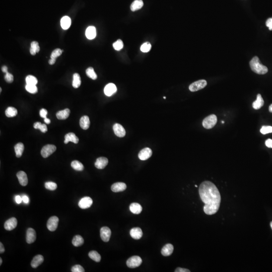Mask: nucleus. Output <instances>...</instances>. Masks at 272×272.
Instances as JSON below:
<instances>
[{
  "label": "nucleus",
  "mask_w": 272,
  "mask_h": 272,
  "mask_svg": "<svg viewBox=\"0 0 272 272\" xmlns=\"http://www.w3.org/2000/svg\"><path fill=\"white\" fill-rule=\"evenodd\" d=\"M117 91L116 85L113 83H109L104 88V92L107 96H111Z\"/></svg>",
  "instance_id": "4468645a"
},
{
  "label": "nucleus",
  "mask_w": 272,
  "mask_h": 272,
  "mask_svg": "<svg viewBox=\"0 0 272 272\" xmlns=\"http://www.w3.org/2000/svg\"><path fill=\"white\" fill-rule=\"evenodd\" d=\"M26 84L36 85L38 83V79L34 76L28 75L26 78Z\"/></svg>",
  "instance_id": "e433bc0d"
},
{
  "label": "nucleus",
  "mask_w": 272,
  "mask_h": 272,
  "mask_svg": "<svg viewBox=\"0 0 272 272\" xmlns=\"http://www.w3.org/2000/svg\"><path fill=\"white\" fill-rule=\"evenodd\" d=\"M2 70L3 71V72L5 73H7L8 72V68L7 66H4L2 68Z\"/></svg>",
  "instance_id": "4d7b16f0"
},
{
  "label": "nucleus",
  "mask_w": 272,
  "mask_h": 272,
  "mask_svg": "<svg viewBox=\"0 0 272 272\" xmlns=\"http://www.w3.org/2000/svg\"><path fill=\"white\" fill-rule=\"evenodd\" d=\"M71 166L74 170L77 171H82L84 170V166L79 161L74 160L71 163Z\"/></svg>",
  "instance_id": "72a5a7b5"
},
{
  "label": "nucleus",
  "mask_w": 272,
  "mask_h": 272,
  "mask_svg": "<svg viewBox=\"0 0 272 272\" xmlns=\"http://www.w3.org/2000/svg\"><path fill=\"white\" fill-rule=\"evenodd\" d=\"M96 36V28L94 26H89L86 30V36L89 39H94Z\"/></svg>",
  "instance_id": "5701e85b"
},
{
  "label": "nucleus",
  "mask_w": 272,
  "mask_h": 272,
  "mask_svg": "<svg viewBox=\"0 0 272 272\" xmlns=\"http://www.w3.org/2000/svg\"><path fill=\"white\" fill-rule=\"evenodd\" d=\"M63 52V51L62 49H59V48H57V49H55L54 51H53L52 53L51 58L57 59L58 57H59L62 55Z\"/></svg>",
  "instance_id": "37998d69"
},
{
  "label": "nucleus",
  "mask_w": 272,
  "mask_h": 272,
  "mask_svg": "<svg viewBox=\"0 0 272 272\" xmlns=\"http://www.w3.org/2000/svg\"><path fill=\"white\" fill-rule=\"evenodd\" d=\"M163 98L164 99H166V97H164Z\"/></svg>",
  "instance_id": "0e129e2a"
},
{
  "label": "nucleus",
  "mask_w": 272,
  "mask_h": 272,
  "mask_svg": "<svg viewBox=\"0 0 272 272\" xmlns=\"http://www.w3.org/2000/svg\"><path fill=\"white\" fill-rule=\"evenodd\" d=\"M45 188L50 191H55L57 189V184L55 182L48 181L45 183Z\"/></svg>",
  "instance_id": "58836bf2"
},
{
  "label": "nucleus",
  "mask_w": 272,
  "mask_h": 272,
  "mask_svg": "<svg viewBox=\"0 0 272 272\" xmlns=\"http://www.w3.org/2000/svg\"><path fill=\"white\" fill-rule=\"evenodd\" d=\"M113 47L114 49L116 51H120L123 47V42L122 40L119 39L116 42H114L113 44Z\"/></svg>",
  "instance_id": "a19ab883"
},
{
  "label": "nucleus",
  "mask_w": 272,
  "mask_h": 272,
  "mask_svg": "<svg viewBox=\"0 0 272 272\" xmlns=\"http://www.w3.org/2000/svg\"><path fill=\"white\" fill-rule=\"evenodd\" d=\"M25 89L28 92L30 93L31 94H35L38 91V88L35 85L26 84Z\"/></svg>",
  "instance_id": "4c0bfd02"
},
{
  "label": "nucleus",
  "mask_w": 272,
  "mask_h": 272,
  "mask_svg": "<svg viewBox=\"0 0 272 272\" xmlns=\"http://www.w3.org/2000/svg\"><path fill=\"white\" fill-rule=\"evenodd\" d=\"M70 113V110L69 109H66L64 110L58 112L56 114V116L59 120H64L67 119L69 116Z\"/></svg>",
  "instance_id": "bb28decb"
},
{
  "label": "nucleus",
  "mask_w": 272,
  "mask_h": 272,
  "mask_svg": "<svg viewBox=\"0 0 272 272\" xmlns=\"http://www.w3.org/2000/svg\"><path fill=\"white\" fill-rule=\"evenodd\" d=\"M39 114H40V116H41V117L45 119V117H46L47 114H48V111L45 109H41L40 110V112H39Z\"/></svg>",
  "instance_id": "de8ad7c7"
},
{
  "label": "nucleus",
  "mask_w": 272,
  "mask_h": 272,
  "mask_svg": "<svg viewBox=\"0 0 272 272\" xmlns=\"http://www.w3.org/2000/svg\"><path fill=\"white\" fill-rule=\"evenodd\" d=\"M195 187H198V186H197V185H195Z\"/></svg>",
  "instance_id": "69168bd1"
},
{
  "label": "nucleus",
  "mask_w": 272,
  "mask_h": 272,
  "mask_svg": "<svg viewBox=\"0 0 272 272\" xmlns=\"http://www.w3.org/2000/svg\"><path fill=\"white\" fill-rule=\"evenodd\" d=\"M17 225V220L16 218L12 217L7 220L4 224V228L6 230L11 231L16 228Z\"/></svg>",
  "instance_id": "9b49d317"
},
{
  "label": "nucleus",
  "mask_w": 272,
  "mask_h": 272,
  "mask_svg": "<svg viewBox=\"0 0 272 272\" xmlns=\"http://www.w3.org/2000/svg\"><path fill=\"white\" fill-rule=\"evenodd\" d=\"M5 80L7 82L11 83L13 82V80H14V77H13V75L9 73H7L5 76Z\"/></svg>",
  "instance_id": "49530a36"
},
{
  "label": "nucleus",
  "mask_w": 272,
  "mask_h": 272,
  "mask_svg": "<svg viewBox=\"0 0 272 272\" xmlns=\"http://www.w3.org/2000/svg\"><path fill=\"white\" fill-rule=\"evenodd\" d=\"M151 47V45L149 42H145L141 46V51L143 52H149L150 51Z\"/></svg>",
  "instance_id": "ea45409f"
},
{
  "label": "nucleus",
  "mask_w": 272,
  "mask_h": 272,
  "mask_svg": "<svg viewBox=\"0 0 272 272\" xmlns=\"http://www.w3.org/2000/svg\"><path fill=\"white\" fill-rule=\"evenodd\" d=\"M17 110L13 107H8L5 111V114L8 117H14L17 114Z\"/></svg>",
  "instance_id": "473e14b6"
},
{
  "label": "nucleus",
  "mask_w": 272,
  "mask_h": 272,
  "mask_svg": "<svg viewBox=\"0 0 272 272\" xmlns=\"http://www.w3.org/2000/svg\"><path fill=\"white\" fill-rule=\"evenodd\" d=\"M5 249L4 246L3 245L2 243L1 242L0 243V253H4L5 252Z\"/></svg>",
  "instance_id": "6e6d98bb"
},
{
  "label": "nucleus",
  "mask_w": 272,
  "mask_h": 272,
  "mask_svg": "<svg viewBox=\"0 0 272 272\" xmlns=\"http://www.w3.org/2000/svg\"><path fill=\"white\" fill-rule=\"evenodd\" d=\"M199 195L205 204L204 211L209 215L215 214L218 211L221 203V195L214 184L209 181H205L200 184Z\"/></svg>",
  "instance_id": "f257e3e1"
},
{
  "label": "nucleus",
  "mask_w": 272,
  "mask_h": 272,
  "mask_svg": "<svg viewBox=\"0 0 272 272\" xmlns=\"http://www.w3.org/2000/svg\"><path fill=\"white\" fill-rule=\"evenodd\" d=\"M92 199L89 197H85L81 199L79 202L78 206L80 208L82 209H88L91 207L92 205Z\"/></svg>",
  "instance_id": "1a4fd4ad"
},
{
  "label": "nucleus",
  "mask_w": 272,
  "mask_h": 272,
  "mask_svg": "<svg viewBox=\"0 0 272 272\" xmlns=\"http://www.w3.org/2000/svg\"><path fill=\"white\" fill-rule=\"evenodd\" d=\"M59 221V218L57 216H52L49 218L47 222V228L51 231H55L58 228Z\"/></svg>",
  "instance_id": "0eeeda50"
},
{
  "label": "nucleus",
  "mask_w": 272,
  "mask_h": 272,
  "mask_svg": "<svg viewBox=\"0 0 272 272\" xmlns=\"http://www.w3.org/2000/svg\"><path fill=\"white\" fill-rule=\"evenodd\" d=\"M34 127L35 129H39L42 133H45L48 131V127L45 124H43L40 122H36L34 123Z\"/></svg>",
  "instance_id": "f704fd0d"
},
{
  "label": "nucleus",
  "mask_w": 272,
  "mask_h": 272,
  "mask_svg": "<svg viewBox=\"0 0 272 272\" xmlns=\"http://www.w3.org/2000/svg\"><path fill=\"white\" fill-rule=\"evenodd\" d=\"M2 258H0V265H1L2 264Z\"/></svg>",
  "instance_id": "052dcab7"
},
{
  "label": "nucleus",
  "mask_w": 272,
  "mask_h": 272,
  "mask_svg": "<svg viewBox=\"0 0 272 272\" xmlns=\"http://www.w3.org/2000/svg\"><path fill=\"white\" fill-rule=\"evenodd\" d=\"M263 104H264V101H263V98H262V96L261 94H258L256 100L253 102L252 103V107L253 109L257 110V109H261V107L263 106Z\"/></svg>",
  "instance_id": "b1692460"
},
{
  "label": "nucleus",
  "mask_w": 272,
  "mask_h": 272,
  "mask_svg": "<svg viewBox=\"0 0 272 272\" xmlns=\"http://www.w3.org/2000/svg\"><path fill=\"white\" fill-rule=\"evenodd\" d=\"M152 155V151L149 148H145L139 152L138 157L141 160H146L149 159Z\"/></svg>",
  "instance_id": "f8f14e48"
},
{
  "label": "nucleus",
  "mask_w": 272,
  "mask_h": 272,
  "mask_svg": "<svg viewBox=\"0 0 272 272\" xmlns=\"http://www.w3.org/2000/svg\"><path fill=\"white\" fill-rule=\"evenodd\" d=\"M100 237L102 240L104 242H109L110 239L112 232L109 228L108 227H102L100 229Z\"/></svg>",
  "instance_id": "6e6552de"
},
{
  "label": "nucleus",
  "mask_w": 272,
  "mask_h": 272,
  "mask_svg": "<svg viewBox=\"0 0 272 272\" xmlns=\"http://www.w3.org/2000/svg\"><path fill=\"white\" fill-rule=\"evenodd\" d=\"M15 201L17 204H20L22 201V198L20 195H16L15 198Z\"/></svg>",
  "instance_id": "603ef678"
},
{
  "label": "nucleus",
  "mask_w": 272,
  "mask_h": 272,
  "mask_svg": "<svg viewBox=\"0 0 272 272\" xmlns=\"http://www.w3.org/2000/svg\"><path fill=\"white\" fill-rule=\"evenodd\" d=\"M222 123H224V121H222Z\"/></svg>",
  "instance_id": "e2e57ef3"
},
{
  "label": "nucleus",
  "mask_w": 272,
  "mask_h": 272,
  "mask_svg": "<svg viewBox=\"0 0 272 272\" xmlns=\"http://www.w3.org/2000/svg\"><path fill=\"white\" fill-rule=\"evenodd\" d=\"M270 226H271V228H272V221L271 222V223H270Z\"/></svg>",
  "instance_id": "680f3d73"
},
{
  "label": "nucleus",
  "mask_w": 272,
  "mask_h": 272,
  "mask_svg": "<svg viewBox=\"0 0 272 272\" xmlns=\"http://www.w3.org/2000/svg\"><path fill=\"white\" fill-rule=\"evenodd\" d=\"M269 110L270 112L272 113V104H271L269 108Z\"/></svg>",
  "instance_id": "bf43d9fd"
},
{
  "label": "nucleus",
  "mask_w": 272,
  "mask_h": 272,
  "mask_svg": "<svg viewBox=\"0 0 272 272\" xmlns=\"http://www.w3.org/2000/svg\"><path fill=\"white\" fill-rule=\"evenodd\" d=\"M15 151L16 153V156L17 158H20L22 156L23 151L24 150V146L22 143L17 144L14 147Z\"/></svg>",
  "instance_id": "c85d7f7f"
},
{
  "label": "nucleus",
  "mask_w": 272,
  "mask_h": 272,
  "mask_svg": "<svg viewBox=\"0 0 272 272\" xmlns=\"http://www.w3.org/2000/svg\"><path fill=\"white\" fill-rule=\"evenodd\" d=\"M22 201L25 204H28L29 201V199L28 197L26 195H23L22 197Z\"/></svg>",
  "instance_id": "864d4df0"
},
{
  "label": "nucleus",
  "mask_w": 272,
  "mask_h": 272,
  "mask_svg": "<svg viewBox=\"0 0 272 272\" xmlns=\"http://www.w3.org/2000/svg\"><path fill=\"white\" fill-rule=\"evenodd\" d=\"M90 122L89 118L87 116H83L80 120V126L83 130H87L90 127Z\"/></svg>",
  "instance_id": "4be33fe9"
},
{
  "label": "nucleus",
  "mask_w": 272,
  "mask_h": 272,
  "mask_svg": "<svg viewBox=\"0 0 272 272\" xmlns=\"http://www.w3.org/2000/svg\"><path fill=\"white\" fill-rule=\"evenodd\" d=\"M130 235L133 238L139 239L143 236V232L140 228L135 227L131 230Z\"/></svg>",
  "instance_id": "a211bd4d"
},
{
  "label": "nucleus",
  "mask_w": 272,
  "mask_h": 272,
  "mask_svg": "<svg viewBox=\"0 0 272 272\" xmlns=\"http://www.w3.org/2000/svg\"><path fill=\"white\" fill-rule=\"evenodd\" d=\"M144 3L142 0H135L131 5V10L132 11H136L142 8Z\"/></svg>",
  "instance_id": "cd10ccee"
},
{
  "label": "nucleus",
  "mask_w": 272,
  "mask_h": 272,
  "mask_svg": "<svg viewBox=\"0 0 272 272\" xmlns=\"http://www.w3.org/2000/svg\"><path fill=\"white\" fill-rule=\"evenodd\" d=\"M56 59H57L51 58L50 59H49V61H48V63H49V65H54V64H55V61H56Z\"/></svg>",
  "instance_id": "5fc2aeb1"
},
{
  "label": "nucleus",
  "mask_w": 272,
  "mask_h": 272,
  "mask_svg": "<svg viewBox=\"0 0 272 272\" xmlns=\"http://www.w3.org/2000/svg\"><path fill=\"white\" fill-rule=\"evenodd\" d=\"M31 49H34L36 52H38L40 51V47L39 44L37 41H34L31 43Z\"/></svg>",
  "instance_id": "a18cd8bd"
},
{
  "label": "nucleus",
  "mask_w": 272,
  "mask_h": 272,
  "mask_svg": "<svg viewBox=\"0 0 272 272\" xmlns=\"http://www.w3.org/2000/svg\"><path fill=\"white\" fill-rule=\"evenodd\" d=\"M71 271L72 272H84L85 270L81 265H77L73 267L71 269Z\"/></svg>",
  "instance_id": "c03bdc74"
},
{
  "label": "nucleus",
  "mask_w": 272,
  "mask_h": 272,
  "mask_svg": "<svg viewBox=\"0 0 272 272\" xmlns=\"http://www.w3.org/2000/svg\"><path fill=\"white\" fill-rule=\"evenodd\" d=\"M65 139L64 143L66 144L69 142H73L75 144H77L79 142L78 138L73 133H69L66 134L65 136Z\"/></svg>",
  "instance_id": "aec40b11"
},
{
  "label": "nucleus",
  "mask_w": 272,
  "mask_h": 272,
  "mask_svg": "<svg viewBox=\"0 0 272 272\" xmlns=\"http://www.w3.org/2000/svg\"><path fill=\"white\" fill-rule=\"evenodd\" d=\"M17 177L19 180V183L22 186H26L28 184V178L27 174L23 171H20L17 174Z\"/></svg>",
  "instance_id": "f3484780"
},
{
  "label": "nucleus",
  "mask_w": 272,
  "mask_h": 272,
  "mask_svg": "<svg viewBox=\"0 0 272 272\" xmlns=\"http://www.w3.org/2000/svg\"><path fill=\"white\" fill-rule=\"evenodd\" d=\"M26 240L28 244L34 243L36 238V232L34 229L31 228L28 229L26 231Z\"/></svg>",
  "instance_id": "9d476101"
},
{
  "label": "nucleus",
  "mask_w": 272,
  "mask_h": 272,
  "mask_svg": "<svg viewBox=\"0 0 272 272\" xmlns=\"http://www.w3.org/2000/svg\"><path fill=\"white\" fill-rule=\"evenodd\" d=\"M56 149L57 148L55 145L51 144L45 145L41 149V154L44 158H48V157L55 152Z\"/></svg>",
  "instance_id": "423d86ee"
},
{
  "label": "nucleus",
  "mask_w": 272,
  "mask_h": 272,
  "mask_svg": "<svg viewBox=\"0 0 272 272\" xmlns=\"http://www.w3.org/2000/svg\"><path fill=\"white\" fill-rule=\"evenodd\" d=\"M44 121H45V122L46 124H49V123H51V120L47 118V117H45V120H44Z\"/></svg>",
  "instance_id": "13d9d810"
},
{
  "label": "nucleus",
  "mask_w": 272,
  "mask_h": 272,
  "mask_svg": "<svg viewBox=\"0 0 272 272\" xmlns=\"http://www.w3.org/2000/svg\"><path fill=\"white\" fill-rule=\"evenodd\" d=\"M174 246L171 244L168 243L163 247L161 249V253L163 256H170L174 252Z\"/></svg>",
  "instance_id": "412c9836"
},
{
  "label": "nucleus",
  "mask_w": 272,
  "mask_h": 272,
  "mask_svg": "<svg viewBox=\"0 0 272 272\" xmlns=\"http://www.w3.org/2000/svg\"><path fill=\"white\" fill-rule=\"evenodd\" d=\"M86 73L88 77H89L90 78L92 79V80H96L97 79V76L96 74V73L94 71V69L92 67H89L88 68L86 71Z\"/></svg>",
  "instance_id": "c9c22d12"
},
{
  "label": "nucleus",
  "mask_w": 272,
  "mask_h": 272,
  "mask_svg": "<svg viewBox=\"0 0 272 272\" xmlns=\"http://www.w3.org/2000/svg\"><path fill=\"white\" fill-rule=\"evenodd\" d=\"M84 239L79 235H77L74 236L72 240V244L76 247H79L83 245Z\"/></svg>",
  "instance_id": "c756f323"
},
{
  "label": "nucleus",
  "mask_w": 272,
  "mask_h": 272,
  "mask_svg": "<svg viewBox=\"0 0 272 272\" xmlns=\"http://www.w3.org/2000/svg\"><path fill=\"white\" fill-rule=\"evenodd\" d=\"M88 256L91 259H92L95 262H97V263L100 262V260H101L100 255L95 250H92L91 252H89Z\"/></svg>",
  "instance_id": "2f4dec72"
},
{
  "label": "nucleus",
  "mask_w": 272,
  "mask_h": 272,
  "mask_svg": "<svg viewBox=\"0 0 272 272\" xmlns=\"http://www.w3.org/2000/svg\"><path fill=\"white\" fill-rule=\"evenodd\" d=\"M217 122V117L215 114H211L204 119L203 121V126L205 129L213 128Z\"/></svg>",
  "instance_id": "7ed1b4c3"
},
{
  "label": "nucleus",
  "mask_w": 272,
  "mask_h": 272,
  "mask_svg": "<svg viewBox=\"0 0 272 272\" xmlns=\"http://www.w3.org/2000/svg\"><path fill=\"white\" fill-rule=\"evenodd\" d=\"M127 188V185L123 182H116L112 185V191L115 193L124 191Z\"/></svg>",
  "instance_id": "dca6fc26"
},
{
  "label": "nucleus",
  "mask_w": 272,
  "mask_h": 272,
  "mask_svg": "<svg viewBox=\"0 0 272 272\" xmlns=\"http://www.w3.org/2000/svg\"><path fill=\"white\" fill-rule=\"evenodd\" d=\"M44 256H42V255H36L31 261V266L33 268H38V267L40 266L44 262Z\"/></svg>",
  "instance_id": "6ab92c4d"
},
{
  "label": "nucleus",
  "mask_w": 272,
  "mask_h": 272,
  "mask_svg": "<svg viewBox=\"0 0 272 272\" xmlns=\"http://www.w3.org/2000/svg\"><path fill=\"white\" fill-rule=\"evenodd\" d=\"M261 133L263 135L272 133V127L271 126H263L261 129Z\"/></svg>",
  "instance_id": "79ce46f5"
},
{
  "label": "nucleus",
  "mask_w": 272,
  "mask_h": 272,
  "mask_svg": "<svg viewBox=\"0 0 272 272\" xmlns=\"http://www.w3.org/2000/svg\"><path fill=\"white\" fill-rule=\"evenodd\" d=\"M81 84V80L80 76L78 73H75L73 75V87L75 88H78L80 86Z\"/></svg>",
  "instance_id": "7c9ffc66"
},
{
  "label": "nucleus",
  "mask_w": 272,
  "mask_h": 272,
  "mask_svg": "<svg viewBox=\"0 0 272 272\" xmlns=\"http://www.w3.org/2000/svg\"><path fill=\"white\" fill-rule=\"evenodd\" d=\"M266 26L269 28L270 30H272V18H270L267 20Z\"/></svg>",
  "instance_id": "09e8293b"
},
{
  "label": "nucleus",
  "mask_w": 272,
  "mask_h": 272,
  "mask_svg": "<svg viewBox=\"0 0 272 272\" xmlns=\"http://www.w3.org/2000/svg\"><path fill=\"white\" fill-rule=\"evenodd\" d=\"M130 210L134 214H139L142 212V207L138 203H133L130 206Z\"/></svg>",
  "instance_id": "a878e982"
},
{
  "label": "nucleus",
  "mask_w": 272,
  "mask_h": 272,
  "mask_svg": "<svg viewBox=\"0 0 272 272\" xmlns=\"http://www.w3.org/2000/svg\"><path fill=\"white\" fill-rule=\"evenodd\" d=\"M113 130L116 136L119 137H123L126 135V131L122 125L115 123L113 126Z\"/></svg>",
  "instance_id": "ddd939ff"
},
{
  "label": "nucleus",
  "mask_w": 272,
  "mask_h": 272,
  "mask_svg": "<svg viewBox=\"0 0 272 272\" xmlns=\"http://www.w3.org/2000/svg\"><path fill=\"white\" fill-rule=\"evenodd\" d=\"M249 65L252 71L256 74L263 75L268 72V68L261 64L258 57H253L250 61Z\"/></svg>",
  "instance_id": "f03ea898"
},
{
  "label": "nucleus",
  "mask_w": 272,
  "mask_h": 272,
  "mask_svg": "<svg viewBox=\"0 0 272 272\" xmlns=\"http://www.w3.org/2000/svg\"><path fill=\"white\" fill-rule=\"evenodd\" d=\"M207 85V81L205 80H200L191 84L189 86V89L191 92H195L204 88Z\"/></svg>",
  "instance_id": "20e7f679"
},
{
  "label": "nucleus",
  "mask_w": 272,
  "mask_h": 272,
  "mask_svg": "<svg viewBox=\"0 0 272 272\" xmlns=\"http://www.w3.org/2000/svg\"><path fill=\"white\" fill-rule=\"evenodd\" d=\"M109 163V160L107 158L104 157H101L97 158L95 163V166L99 170H102L105 168Z\"/></svg>",
  "instance_id": "2eb2a0df"
},
{
  "label": "nucleus",
  "mask_w": 272,
  "mask_h": 272,
  "mask_svg": "<svg viewBox=\"0 0 272 272\" xmlns=\"http://www.w3.org/2000/svg\"><path fill=\"white\" fill-rule=\"evenodd\" d=\"M175 272H190L189 270L184 268H177L175 270Z\"/></svg>",
  "instance_id": "3c124183"
},
{
  "label": "nucleus",
  "mask_w": 272,
  "mask_h": 272,
  "mask_svg": "<svg viewBox=\"0 0 272 272\" xmlns=\"http://www.w3.org/2000/svg\"><path fill=\"white\" fill-rule=\"evenodd\" d=\"M265 144L267 147L271 148H272V139H269L267 140L265 142Z\"/></svg>",
  "instance_id": "8fccbe9b"
},
{
  "label": "nucleus",
  "mask_w": 272,
  "mask_h": 272,
  "mask_svg": "<svg viewBox=\"0 0 272 272\" xmlns=\"http://www.w3.org/2000/svg\"><path fill=\"white\" fill-rule=\"evenodd\" d=\"M142 263V259L139 256H133L129 258L127 261V265L129 268H135L140 266Z\"/></svg>",
  "instance_id": "39448f33"
},
{
  "label": "nucleus",
  "mask_w": 272,
  "mask_h": 272,
  "mask_svg": "<svg viewBox=\"0 0 272 272\" xmlns=\"http://www.w3.org/2000/svg\"><path fill=\"white\" fill-rule=\"evenodd\" d=\"M71 25V19L69 17L67 16H64L61 19V27L64 30L69 29Z\"/></svg>",
  "instance_id": "393cba45"
}]
</instances>
